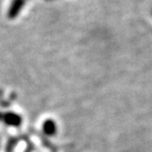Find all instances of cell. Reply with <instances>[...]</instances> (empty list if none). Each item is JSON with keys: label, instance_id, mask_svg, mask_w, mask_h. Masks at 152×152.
Masks as SVG:
<instances>
[{"label": "cell", "instance_id": "1", "mask_svg": "<svg viewBox=\"0 0 152 152\" xmlns=\"http://www.w3.org/2000/svg\"><path fill=\"white\" fill-rule=\"evenodd\" d=\"M26 2V0H14L12 7L10 8V12H9V17L13 18L14 16H17L18 13L19 12L20 8L24 6Z\"/></svg>", "mask_w": 152, "mask_h": 152}]
</instances>
